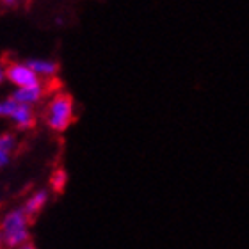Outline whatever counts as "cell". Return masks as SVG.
Segmentation results:
<instances>
[{
  "label": "cell",
  "instance_id": "6da1fadb",
  "mask_svg": "<svg viewBox=\"0 0 249 249\" xmlns=\"http://www.w3.org/2000/svg\"><path fill=\"white\" fill-rule=\"evenodd\" d=\"M31 215L23 208H15L0 223V244L9 249H18L29 242Z\"/></svg>",
  "mask_w": 249,
  "mask_h": 249
},
{
  "label": "cell",
  "instance_id": "7a4b0ae2",
  "mask_svg": "<svg viewBox=\"0 0 249 249\" xmlns=\"http://www.w3.org/2000/svg\"><path fill=\"white\" fill-rule=\"evenodd\" d=\"M75 120V102L70 94H55L45 112V121L53 132H64Z\"/></svg>",
  "mask_w": 249,
  "mask_h": 249
},
{
  "label": "cell",
  "instance_id": "3957f363",
  "mask_svg": "<svg viewBox=\"0 0 249 249\" xmlns=\"http://www.w3.org/2000/svg\"><path fill=\"white\" fill-rule=\"evenodd\" d=\"M5 78L11 84H15L18 89L41 84V78L32 71L27 62H13V64H9V66L5 68Z\"/></svg>",
  "mask_w": 249,
  "mask_h": 249
},
{
  "label": "cell",
  "instance_id": "277c9868",
  "mask_svg": "<svg viewBox=\"0 0 249 249\" xmlns=\"http://www.w3.org/2000/svg\"><path fill=\"white\" fill-rule=\"evenodd\" d=\"M43 93H45V89H43V84H37V86H31V88L16 89L11 98L15 100L16 104L29 105V107H32V105L37 104V102L43 98Z\"/></svg>",
  "mask_w": 249,
  "mask_h": 249
},
{
  "label": "cell",
  "instance_id": "5b68a950",
  "mask_svg": "<svg viewBox=\"0 0 249 249\" xmlns=\"http://www.w3.org/2000/svg\"><path fill=\"white\" fill-rule=\"evenodd\" d=\"M27 64L31 66V70L36 73L39 78L53 77V75H57V70H59L57 62L48 61V59H31V61H27Z\"/></svg>",
  "mask_w": 249,
  "mask_h": 249
},
{
  "label": "cell",
  "instance_id": "8992f818",
  "mask_svg": "<svg viewBox=\"0 0 249 249\" xmlns=\"http://www.w3.org/2000/svg\"><path fill=\"white\" fill-rule=\"evenodd\" d=\"M48 201V192L47 191H36L34 194H32L29 199H27L25 207H23V210H25L29 215H36V213H39L45 208V205H47Z\"/></svg>",
  "mask_w": 249,
  "mask_h": 249
},
{
  "label": "cell",
  "instance_id": "52a82bcc",
  "mask_svg": "<svg viewBox=\"0 0 249 249\" xmlns=\"http://www.w3.org/2000/svg\"><path fill=\"white\" fill-rule=\"evenodd\" d=\"M11 120L15 121L18 128H23V130L31 128L32 124H34V112H32V107L18 104V107H16L15 114H13Z\"/></svg>",
  "mask_w": 249,
  "mask_h": 249
},
{
  "label": "cell",
  "instance_id": "ba28073f",
  "mask_svg": "<svg viewBox=\"0 0 249 249\" xmlns=\"http://www.w3.org/2000/svg\"><path fill=\"white\" fill-rule=\"evenodd\" d=\"M66 183H68L66 171H62V169L53 171L52 178H50V185H52V191L62 192V191H64V187H66Z\"/></svg>",
  "mask_w": 249,
  "mask_h": 249
},
{
  "label": "cell",
  "instance_id": "9c48e42d",
  "mask_svg": "<svg viewBox=\"0 0 249 249\" xmlns=\"http://www.w3.org/2000/svg\"><path fill=\"white\" fill-rule=\"evenodd\" d=\"M16 107H18V104L13 98L2 100L0 102V118H13Z\"/></svg>",
  "mask_w": 249,
  "mask_h": 249
},
{
  "label": "cell",
  "instance_id": "30bf717a",
  "mask_svg": "<svg viewBox=\"0 0 249 249\" xmlns=\"http://www.w3.org/2000/svg\"><path fill=\"white\" fill-rule=\"evenodd\" d=\"M16 146V139L11 134H2L0 135V150L7 151V153H13Z\"/></svg>",
  "mask_w": 249,
  "mask_h": 249
},
{
  "label": "cell",
  "instance_id": "8fae6325",
  "mask_svg": "<svg viewBox=\"0 0 249 249\" xmlns=\"http://www.w3.org/2000/svg\"><path fill=\"white\" fill-rule=\"evenodd\" d=\"M9 160H11V153L0 150V169H4V167L9 164Z\"/></svg>",
  "mask_w": 249,
  "mask_h": 249
},
{
  "label": "cell",
  "instance_id": "7c38bea8",
  "mask_svg": "<svg viewBox=\"0 0 249 249\" xmlns=\"http://www.w3.org/2000/svg\"><path fill=\"white\" fill-rule=\"evenodd\" d=\"M4 78H5V70L2 66H0V84L4 82Z\"/></svg>",
  "mask_w": 249,
  "mask_h": 249
},
{
  "label": "cell",
  "instance_id": "4fadbf2b",
  "mask_svg": "<svg viewBox=\"0 0 249 249\" xmlns=\"http://www.w3.org/2000/svg\"><path fill=\"white\" fill-rule=\"evenodd\" d=\"M18 249H36V248H34V246H32L31 242H27V244H23L21 248H18Z\"/></svg>",
  "mask_w": 249,
  "mask_h": 249
},
{
  "label": "cell",
  "instance_id": "5bb4252c",
  "mask_svg": "<svg viewBox=\"0 0 249 249\" xmlns=\"http://www.w3.org/2000/svg\"><path fill=\"white\" fill-rule=\"evenodd\" d=\"M5 5H15L16 4V0H2Z\"/></svg>",
  "mask_w": 249,
  "mask_h": 249
}]
</instances>
